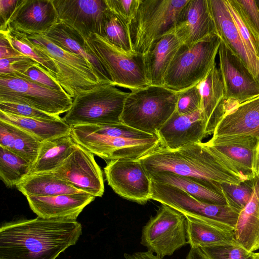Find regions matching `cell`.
Returning <instances> with one entry per match:
<instances>
[{
  "instance_id": "1",
  "label": "cell",
  "mask_w": 259,
  "mask_h": 259,
  "mask_svg": "<svg viewBox=\"0 0 259 259\" xmlns=\"http://www.w3.org/2000/svg\"><path fill=\"white\" fill-rule=\"evenodd\" d=\"M81 234L76 220L37 217L6 223L0 229V259H56Z\"/></svg>"
},
{
  "instance_id": "2",
  "label": "cell",
  "mask_w": 259,
  "mask_h": 259,
  "mask_svg": "<svg viewBox=\"0 0 259 259\" xmlns=\"http://www.w3.org/2000/svg\"><path fill=\"white\" fill-rule=\"evenodd\" d=\"M139 159L149 176L169 171L210 183L239 184L244 182L222 165L206 143H194L176 150L160 146Z\"/></svg>"
},
{
  "instance_id": "3",
  "label": "cell",
  "mask_w": 259,
  "mask_h": 259,
  "mask_svg": "<svg viewBox=\"0 0 259 259\" xmlns=\"http://www.w3.org/2000/svg\"><path fill=\"white\" fill-rule=\"evenodd\" d=\"M179 93L164 86L152 85L132 91L125 99L121 121L142 132L156 135L175 112Z\"/></svg>"
},
{
  "instance_id": "4",
  "label": "cell",
  "mask_w": 259,
  "mask_h": 259,
  "mask_svg": "<svg viewBox=\"0 0 259 259\" xmlns=\"http://www.w3.org/2000/svg\"><path fill=\"white\" fill-rule=\"evenodd\" d=\"M221 41L214 34L190 46L182 44L166 71L163 86L181 92L197 84L215 63Z\"/></svg>"
},
{
  "instance_id": "5",
  "label": "cell",
  "mask_w": 259,
  "mask_h": 259,
  "mask_svg": "<svg viewBox=\"0 0 259 259\" xmlns=\"http://www.w3.org/2000/svg\"><path fill=\"white\" fill-rule=\"evenodd\" d=\"M129 92L112 84H101L78 94L62 118L70 126L122 122L121 116Z\"/></svg>"
},
{
  "instance_id": "6",
  "label": "cell",
  "mask_w": 259,
  "mask_h": 259,
  "mask_svg": "<svg viewBox=\"0 0 259 259\" xmlns=\"http://www.w3.org/2000/svg\"><path fill=\"white\" fill-rule=\"evenodd\" d=\"M189 0H141L128 24L133 50L144 55L153 42L172 30Z\"/></svg>"
},
{
  "instance_id": "7",
  "label": "cell",
  "mask_w": 259,
  "mask_h": 259,
  "mask_svg": "<svg viewBox=\"0 0 259 259\" xmlns=\"http://www.w3.org/2000/svg\"><path fill=\"white\" fill-rule=\"evenodd\" d=\"M85 39L90 52L105 69L113 85L131 91L149 85L143 55L123 51L97 34L92 33Z\"/></svg>"
},
{
  "instance_id": "8",
  "label": "cell",
  "mask_w": 259,
  "mask_h": 259,
  "mask_svg": "<svg viewBox=\"0 0 259 259\" xmlns=\"http://www.w3.org/2000/svg\"><path fill=\"white\" fill-rule=\"evenodd\" d=\"M25 34L31 43L53 60L58 73L56 80L71 98L105 84L92 65L83 58L63 50L44 34Z\"/></svg>"
},
{
  "instance_id": "9",
  "label": "cell",
  "mask_w": 259,
  "mask_h": 259,
  "mask_svg": "<svg viewBox=\"0 0 259 259\" xmlns=\"http://www.w3.org/2000/svg\"><path fill=\"white\" fill-rule=\"evenodd\" d=\"M151 189L152 200L168 205L185 216L235 229L240 211L229 205L205 203L177 187L152 180Z\"/></svg>"
},
{
  "instance_id": "10",
  "label": "cell",
  "mask_w": 259,
  "mask_h": 259,
  "mask_svg": "<svg viewBox=\"0 0 259 259\" xmlns=\"http://www.w3.org/2000/svg\"><path fill=\"white\" fill-rule=\"evenodd\" d=\"M141 244L161 258L172 255L188 244L186 217L161 204L156 214L143 227Z\"/></svg>"
},
{
  "instance_id": "11",
  "label": "cell",
  "mask_w": 259,
  "mask_h": 259,
  "mask_svg": "<svg viewBox=\"0 0 259 259\" xmlns=\"http://www.w3.org/2000/svg\"><path fill=\"white\" fill-rule=\"evenodd\" d=\"M0 102L24 104L59 116L71 108L73 99L65 91L22 78L0 76Z\"/></svg>"
},
{
  "instance_id": "12",
  "label": "cell",
  "mask_w": 259,
  "mask_h": 259,
  "mask_svg": "<svg viewBox=\"0 0 259 259\" xmlns=\"http://www.w3.org/2000/svg\"><path fill=\"white\" fill-rule=\"evenodd\" d=\"M74 141L93 154L110 160L131 158L138 159L160 146L158 136L147 139H131L99 135L71 126Z\"/></svg>"
},
{
  "instance_id": "13",
  "label": "cell",
  "mask_w": 259,
  "mask_h": 259,
  "mask_svg": "<svg viewBox=\"0 0 259 259\" xmlns=\"http://www.w3.org/2000/svg\"><path fill=\"white\" fill-rule=\"evenodd\" d=\"M104 171L108 185L120 197L141 204L152 199L151 180L139 159L108 160Z\"/></svg>"
},
{
  "instance_id": "14",
  "label": "cell",
  "mask_w": 259,
  "mask_h": 259,
  "mask_svg": "<svg viewBox=\"0 0 259 259\" xmlns=\"http://www.w3.org/2000/svg\"><path fill=\"white\" fill-rule=\"evenodd\" d=\"M218 53L225 91L224 104H238L259 96V82L222 40Z\"/></svg>"
},
{
  "instance_id": "15",
  "label": "cell",
  "mask_w": 259,
  "mask_h": 259,
  "mask_svg": "<svg viewBox=\"0 0 259 259\" xmlns=\"http://www.w3.org/2000/svg\"><path fill=\"white\" fill-rule=\"evenodd\" d=\"M52 172L95 197H102L104 194L102 171L94 154L78 144L72 154Z\"/></svg>"
},
{
  "instance_id": "16",
  "label": "cell",
  "mask_w": 259,
  "mask_h": 259,
  "mask_svg": "<svg viewBox=\"0 0 259 259\" xmlns=\"http://www.w3.org/2000/svg\"><path fill=\"white\" fill-rule=\"evenodd\" d=\"M58 22L76 30L85 39L92 33L100 35L108 6L105 0H52Z\"/></svg>"
},
{
  "instance_id": "17",
  "label": "cell",
  "mask_w": 259,
  "mask_h": 259,
  "mask_svg": "<svg viewBox=\"0 0 259 259\" xmlns=\"http://www.w3.org/2000/svg\"><path fill=\"white\" fill-rule=\"evenodd\" d=\"M212 138H251L259 141V96L224 107Z\"/></svg>"
},
{
  "instance_id": "18",
  "label": "cell",
  "mask_w": 259,
  "mask_h": 259,
  "mask_svg": "<svg viewBox=\"0 0 259 259\" xmlns=\"http://www.w3.org/2000/svg\"><path fill=\"white\" fill-rule=\"evenodd\" d=\"M57 22L52 0H19L14 13L0 31L44 34Z\"/></svg>"
},
{
  "instance_id": "19",
  "label": "cell",
  "mask_w": 259,
  "mask_h": 259,
  "mask_svg": "<svg viewBox=\"0 0 259 259\" xmlns=\"http://www.w3.org/2000/svg\"><path fill=\"white\" fill-rule=\"evenodd\" d=\"M205 129L204 117L200 109L186 114L175 112L156 135L159 138L161 147L176 150L188 145L202 142L207 136Z\"/></svg>"
},
{
  "instance_id": "20",
  "label": "cell",
  "mask_w": 259,
  "mask_h": 259,
  "mask_svg": "<svg viewBox=\"0 0 259 259\" xmlns=\"http://www.w3.org/2000/svg\"><path fill=\"white\" fill-rule=\"evenodd\" d=\"M218 34L259 82V59L240 34L225 0H207Z\"/></svg>"
},
{
  "instance_id": "21",
  "label": "cell",
  "mask_w": 259,
  "mask_h": 259,
  "mask_svg": "<svg viewBox=\"0 0 259 259\" xmlns=\"http://www.w3.org/2000/svg\"><path fill=\"white\" fill-rule=\"evenodd\" d=\"M175 31L182 44L188 46L218 34L207 0H189L179 16Z\"/></svg>"
},
{
  "instance_id": "22",
  "label": "cell",
  "mask_w": 259,
  "mask_h": 259,
  "mask_svg": "<svg viewBox=\"0 0 259 259\" xmlns=\"http://www.w3.org/2000/svg\"><path fill=\"white\" fill-rule=\"evenodd\" d=\"M26 197L31 209L37 217L69 220H76L85 207L95 198L87 193Z\"/></svg>"
},
{
  "instance_id": "23",
  "label": "cell",
  "mask_w": 259,
  "mask_h": 259,
  "mask_svg": "<svg viewBox=\"0 0 259 259\" xmlns=\"http://www.w3.org/2000/svg\"><path fill=\"white\" fill-rule=\"evenodd\" d=\"M182 45L175 29L153 42L143 55L145 76L149 85H164L166 71Z\"/></svg>"
},
{
  "instance_id": "24",
  "label": "cell",
  "mask_w": 259,
  "mask_h": 259,
  "mask_svg": "<svg viewBox=\"0 0 259 259\" xmlns=\"http://www.w3.org/2000/svg\"><path fill=\"white\" fill-rule=\"evenodd\" d=\"M197 85L201 97V110L205 119L206 134H213L218 121L224 113L225 101L223 80L216 63Z\"/></svg>"
},
{
  "instance_id": "25",
  "label": "cell",
  "mask_w": 259,
  "mask_h": 259,
  "mask_svg": "<svg viewBox=\"0 0 259 259\" xmlns=\"http://www.w3.org/2000/svg\"><path fill=\"white\" fill-rule=\"evenodd\" d=\"M44 35L63 50L86 60L94 68L105 84H113L111 78L105 69L90 52L85 38L76 30L64 23L57 22Z\"/></svg>"
},
{
  "instance_id": "26",
  "label": "cell",
  "mask_w": 259,
  "mask_h": 259,
  "mask_svg": "<svg viewBox=\"0 0 259 259\" xmlns=\"http://www.w3.org/2000/svg\"><path fill=\"white\" fill-rule=\"evenodd\" d=\"M149 177L152 181L177 187L201 201L228 205L222 192L221 184L204 182L169 171L155 173Z\"/></svg>"
},
{
  "instance_id": "27",
  "label": "cell",
  "mask_w": 259,
  "mask_h": 259,
  "mask_svg": "<svg viewBox=\"0 0 259 259\" xmlns=\"http://www.w3.org/2000/svg\"><path fill=\"white\" fill-rule=\"evenodd\" d=\"M252 180L251 197L240 211L234 230L236 242L251 252L259 249V175Z\"/></svg>"
},
{
  "instance_id": "28",
  "label": "cell",
  "mask_w": 259,
  "mask_h": 259,
  "mask_svg": "<svg viewBox=\"0 0 259 259\" xmlns=\"http://www.w3.org/2000/svg\"><path fill=\"white\" fill-rule=\"evenodd\" d=\"M185 217L187 239L191 248L238 244L235 239L234 230L219 224Z\"/></svg>"
},
{
  "instance_id": "29",
  "label": "cell",
  "mask_w": 259,
  "mask_h": 259,
  "mask_svg": "<svg viewBox=\"0 0 259 259\" xmlns=\"http://www.w3.org/2000/svg\"><path fill=\"white\" fill-rule=\"evenodd\" d=\"M76 145L71 134L42 141L29 175L54 171L72 154Z\"/></svg>"
},
{
  "instance_id": "30",
  "label": "cell",
  "mask_w": 259,
  "mask_h": 259,
  "mask_svg": "<svg viewBox=\"0 0 259 259\" xmlns=\"http://www.w3.org/2000/svg\"><path fill=\"white\" fill-rule=\"evenodd\" d=\"M42 141L29 133L0 120V146L35 163Z\"/></svg>"
},
{
  "instance_id": "31",
  "label": "cell",
  "mask_w": 259,
  "mask_h": 259,
  "mask_svg": "<svg viewBox=\"0 0 259 259\" xmlns=\"http://www.w3.org/2000/svg\"><path fill=\"white\" fill-rule=\"evenodd\" d=\"M16 187L26 197H49L85 193L58 178L52 172L28 175Z\"/></svg>"
},
{
  "instance_id": "32",
  "label": "cell",
  "mask_w": 259,
  "mask_h": 259,
  "mask_svg": "<svg viewBox=\"0 0 259 259\" xmlns=\"http://www.w3.org/2000/svg\"><path fill=\"white\" fill-rule=\"evenodd\" d=\"M0 120L15 125L42 141L70 135L71 126L62 118L50 120L21 117L0 111Z\"/></svg>"
},
{
  "instance_id": "33",
  "label": "cell",
  "mask_w": 259,
  "mask_h": 259,
  "mask_svg": "<svg viewBox=\"0 0 259 259\" xmlns=\"http://www.w3.org/2000/svg\"><path fill=\"white\" fill-rule=\"evenodd\" d=\"M0 32L5 34L16 52L33 59L47 70L56 80L58 73L53 60L48 55L31 43L25 33L9 30L0 31Z\"/></svg>"
},
{
  "instance_id": "34",
  "label": "cell",
  "mask_w": 259,
  "mask_h": 259,
  "mask_svg": "<svg viewBox=\"0 0 259 259\" xmlns=\"http://www.w3.org/2000/svg\"><path fill=\"white\" fill-rule=\"evenodd\" d=\"M31 168L26 160L0 146V178L7 187L16 186L29 174Z\"/></svg>"
},
{
  "instance_id": "35",
  "label": "cell",
  "mask_w": 259,
  "mask_h": 259,
  "mask_svg": "<svg viewBox=\"0 0 259 259\" xmlns=\"http://www.w3.org/2000/svg\"><path fill=\"white\" fill-rule=\"evenodd\" d=\"M99 35L123 51L134 52L130 37L128 24L109 8L105 13Z\"/></svg>"
},
{
  "instance_id": "36",
  "label": "cell",
  "mask_w": 259,
  "mask_h": 259,
  "mask_svg": "<svg viewBox=\"0 0 259 259\" xmlns=\"http://www.w3.org/2000/svg\"><path fill=\"white\" fill-rule=\"evenodd\" d=\"M237 28L249 49L259 59V33L248 21L236 0H225Z\"/></svg>"
},
{
  "instance_id": "37",
  "label": "cell",
  "mask_w": 259,
  "mask_h": 259,
  "mask_svg": "<svg viewBox=\"0 0 259 259\" xmlns=\"http://www.w3.org/2000/svg\"><path fill=\"white\" fill-rule=\"evenodd\" d=\"M79 128L99 135L131 139H147L157 136L148 134L122 122L104 124H82L74 125Z\"/></svg>"
},
{
  "instance_id": "38",
  "label": "cell",
  "mask_w": 259,
  "mask_h": 259,
  "mask_svg": "<svg viewBox=\"0 0 259 259\" xmlns=\"http://www.w3.org/2000/svg\"><path fill=\"white\" fill-rule=\"evenodd\" d=\"M252 179L239 184H221L222 192L229 205L240 211L245 206L252 196Z\"/></svg>"
},
{
  "instance_id": "39",
  "label": "cell",
  "mask_w": 259,
  "mask_h": 259,
  "mask_svg": "<svg viewBox=\"0 0 259 259\" xmlns=\"http://www.w3.org/2000/svg\"><path fill=\"white\" fill-rule=\"evenodd\" d=\"M206 259H254V253L238 244L217 245L200 248Z\"/></svg>"
},
{
  "instance_id": "40",
  "label": "cell",
  "mask_w": 259,
  "mask_h": 259,
  "mask_svg": "<svg viewBox=\"0 0 259 259\" xmlns=\"http://www.w3.org/2000/svg\"><path fill=\"white\" fill-rule=\"evenodd\" d=\"M38 64L24 55L0 59V76L19 78L30 67Z\"/></svg>"
},
{
  "instance_id": "41",
  "label": "cell",
  "mask_w": 259,
  "mask_h": 259,
  "mask_svg": "<svg viewBox=\"0 0 259 259\" xmlns=\"http://www.w3.org/2000/svg\"><path fill=\"white\" fill-rule=\"evenodd\" d=\"M201 95L197 84L179 92L175 112L186 114L201 109Z\"/></svg>"
},
{
  "instance_id": "42",
  "label": "cell",
  "mask_w": 259,
  "mask_h": 259,
  "mask_svg": "<svg viewBox=\"0 0 259 259\" xmlns=\"http://www.w3.org/2000/svg\"><path fill=\"white\" fill-rule=\"evenodd\" d=\"M0 111L21 117L56 120L62 118L48 114L29 106L9 102H0Z\"/></svg>"
},
{
  "instance_id": "43",
  "label": "cell",
  "mask_w": 259,
  "mask_h": 259,
  "mask_svg": "<svg viewBox=\"0 0 259 259\" xmlns=\"http://www.w3.org/2000/svg\"><path fill=\"white\" fill-rule=\"evenodd\" d=\"M33 81L52 90L65 91L61 85L39 64H36L26 70L19 77Z\"/></svg>"
},
{
  "instance_id": "44",
  "label": "cell",
  "mask_w": 259,
  "mask_h": 259,
  "mask_svg": "<svg viewBox=\"0 0 259 259\" xmlns=\"http://www.w3.org/2000/svg\"><path fill=\"white\" fill-rule=\"evenodd\" d=\"M141 0H105L109 9L129 24L134 18Z\"/></svg>"
},
{
  "instance_id": "45",
  "label": "cell",
  "mask_w": 259,
  "mask_h": 259,
  "mask_svg": "<svg viewBox=\"0 0 259 259\" xmlns=\"http://www.w3.org/2000/svg\"><path fill=\"white\" fill-rule=\"evenodd\" d=\"M246 18L259 33V8L256 1L236 0Z\"/></svg>"
},
{
  "instance_id": "46",
  "label": "cell",
  "mask_w": 259,
  "mask_h": 259,
  "mask_svg": "<svg viewBox=\"0 0 259 259\" xmlns=\"http://www.w3.org/2000/svg\"><path fill=\"white\" fill-rule=\"evenodd\" d=\"M19 2V0H0V29L4 27Z\"/></svg>"
},
{
  "instance_id": "47",
  "label": "cell",
  "mask_w": 259,
  "mask_h": 259,
  "mask_svg": "<svg viewBox=\"0 0 259 259\" xmlns=\"http://www.w3.org/2000/svg\"><path fill=\"white\" fill-rule=\"evenodd\" d=\"M19 55H22L16 52L12 47L5 34L0 32V59Z\"/></svg>"
},
{
  "instance_id": "48",
  "label": "cell",
  "mask_w": 259,
  "mask_h": 259,
  "mask_svg": "<svg viewBox=\"0 0 259 259\" xmlns=\"http://www.w3.org/2000/svg\"><path fill=\"white\" fill-rule=\"evenodd\" d=\"M124 257L125 259H163L148 250L145 252H136L133 253H125L124 254Z\"/></svg>"
},
{
  "instance_id": "49",
  "label": "cell",
  "mask_w": 259,
  "mask_h": 259,
  "mask_svg": "<svg viewBox=\"0 0 259 259\" xmlns=\"http://www.w3.org/2000/svg\"><path fill=\"white\" fill-rule=\"evenodd\" d=\"M252 173L254 176L259 175V142L253 151Z\"/></svg>"
},
{
  "instance_id": "50",
  "label": "cell",
  "mask_w": 259,
  "mask_h": 259,
  "mask_svg": "<svg viewBox=\"0 0 259 259\" xmlns=\"http://www.w3.org/2000/svg\"><path fill=\"white\" fill-rule=\"evenodd\" d=\"M186 259H206V258L200 248H191Z\"/></svg>"
},
{
  "instance_id": "51",
  "label": "cell",
  "mask_w": 259,
  "mask_h": 259,
  "mask_svg": "<svg viewBox=\"0 0 259 259\" xmlns=\"http://www.w3.org/2000/svg\"><path fill=\"white\" fill-rule=\"evenodd\" d=\"M254 259H259V252L254 253Z\"/></svg>"
},
{
  "instance_id": "52",
  "label": "cell",
  "mask_w": 259,
  "mask_h": 259,
  "mask_svg": "<svg viewBox=\"0 0 259 259\" xmlns=\"http://www.w3.org/2000/svg\"><path fill=\"white\" fill-rule=\"evenodd\" d=\"M256 4L259 8V1H256Z\"/></svg>"
}]
</instances>
